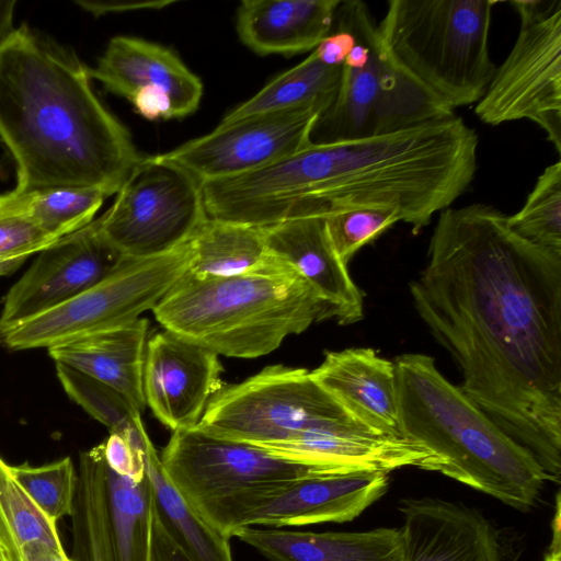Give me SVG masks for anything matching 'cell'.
Segmentation results:
<instances>
[{"label": "cell", "mask_w": 561, "mask_h": 561, "mask_svg": "<svg viewBox=\"0 0 561 561\" xmlns=\"http://www.w3.org/2000/svg\"><path fill=\"white\" fill-rule=\"evenodd\" d=\"M413 306L457 363L460 389L561 479V256L499 209L440 211Z\"/></svg>", "instance_id": "obj_1"}, {"label": "cell", "mask_w": 561, "mask_h": 561, "mask_svg": "<svg viewBox=\"0 0 561 561\" xmlns=\"http://www.w3.org/2000/svg\"><path fill=\"white\" fill-rule=\"evenodd\" d=\"M477 153L474 129L453 114L387 135L310 144L262 169L257 186L278 219L380 208L417 232L469 187Z\"/></svg>", "instance_id": "obj_2"}, {"label": "cell", "mask_w": 561, "mask_h": 561, "mask_svg": "<svg viewBox=\"0 0 561 561\" xmlns=\"http://www.w3.org/2000/svg\"><path fill=\"white\" fill-rule=\"evenodd\" d=\"M0 140L15 163L16 192L81 186L111 196L141 158L94 93L89 68L26 24L0 47Z\"/></svg>", "instance_id": "obj_3"}, {"label": "cell", "mask_w": 561, "mask_h": 561, "mask_svg": "<svg viewBox=\"0 0 561 561\" xmlns=\"http://www.w3.org/2000/svg\"><path fill=\"white\" fill-rule=\"evenodd\" d=\"M399 430L440 472L519 511L538 501L548 478L535 457L459 387L417 353L394 359Z\"/></svg>", "instance_id": "obj_4"}, {"label": "cell", "mask_w": 561, "mask_h": 561, "mask_svg": "<svg viewBox=\"0 0 561 561\" xmlns=\"http://www.w3.org/2000/svg\"><path fill=\"white\" fill-rule=\"evenodd\" d=\"M152 312L164 330L236 358L267 355L287 336L331 318L312 287L270 253L230 277L197 279L185 273Z\"/></svg>", "instance_id": "obj_5"}, {"label": "cell", "mask_w": 561, "mask_h": 561, "mask_svg": "<svg viewBox=\"0 0 561 561\" xmlns=\"http://www.w3.org/2000/svg\"><path fill=\"white\" fill-rule=\"evenodd\" d=\"M492 0H390L380 42L405 75L454 111L477 103L494 72Z\"/></svg>", "instance_id": "obj_6"}, {"label": "cell", "mask_w": 561, "mask_h": 561, "mask_svg": "<svg viewBox=\"0 0 561 561\" xmlns=\"http://www.w3.org/2000/svg\"><path fill=\"white\" fill-rule=\"evenodd\" d=\"M334 22L353 35L354 44L335 96L312 127L310 144L387 135L454 114L391 60L365 2L340 1Z\"/></svg>", "instance_id": "obj_7"}, {"label": "cell", "mask_w": 561, "mask_h": 561, "mask_svg": "<svg viewBox=\"0 0 561 561\" xmlns=\"http://www.w3.org/2000/svg\"><path fill=\"white\" fill-rule=\"evenodd\" d=\"M160 460L165 476L187 504L224 536L230 515L244 500L322 471L195 427L174 431Z\"/></svg>", "instance_id": "obj_8"}, {"label": "cell", "mask_w": 561, "mask_h": 561, "mask_svg": "<svg viewBox=\"0 0 561 561\" xmlns=\"http://www.w3.org/2000/svg\"><path fill=\"white\" fill-rule=\"evenodd\" d=\"M356 421L312 379L309 370L272 365L239 383H224L195 428L214 437L265 447L308 431Z\"/></svg>", "instance_id": "obj_9"}, {"label": "cell", "mask_w": 561, "mask_h": 561, "mask_svg": "<svg viewBox=\"0 0 561 561\" xmlns=\"http://www.w3.org/2000/svg\"><path fill=\"white\" fill-rule=\"evenodd\" d=\"M190 244L161 255L128 259L105 279L67 302L0 333L11 351L53 347L100 331L129 324L153 310L185 275Z\"/></svg>", "instance_id": "obj_10"}, {"label": "cell", "mask_w": 561, "mask_h": 561, "mask_svg": "<svg viewBox=\"0 0 561 561\" xmlns=\"http://www.w3.org/2000/svg\"><path fill=\"white\" fill-rule=\"evenodd\" d=\"M520 30L474 112L485 124L528 119L561 153V0H514Z\"/></svg>", "instance_id": "obj_11"}, {"label": "cell", "mask_w": 561, "mask_h": 561, "mask_svg": "<svg viewBox=\"0 0 561 561\" xmlns=\"http://www.w3.org/2000/svg\"><path fill=\"white\" fill-rule=\"evenodd\" d=\"M96 220L127 259L168 253L188 242L208 218L203 183L162 154L142 157Z\"/></svg>", "instance_id": "obj_12"}, {"label": "cell", "mask_w": 561, "mask_h": 561, "mask_svg": "<svg viewBox=\"0 0 561 561\" xmlns=\"http://www.w3.org/2000/svg\"><path fill=\"white\" fill-rule=\"evenodd\" d=\"M152 516L147 473L141 480L117 474L102 444L80 455L72 561H151Z\"/></svg>", "instance_id": "obj_13"}, {"label": "cell", "mask_w": 561, "mask_h": 561, "mask_svg": "<svg viewBox=\"0 0 561 561\" xmlns=\"http://www.w3.org/2000/svg\"><path fill=\"white\" fill-rule=\"evenodd\" d=\"M322 105L248 116L161 153L202 183L234 178L271 165L310 145Z\"/></svg>", "instance_id": "obj_14"}, {"label": "cell", "mask_w": 561, "mask_h": 561, "mask_svg": "<svg viewBox=\"0 0 561 561\" xmlns=\"http://www.w3.org/2000/svg\"><path fill=\"white\" fill-rule=\"evenodd\" d=\"M96 219L43 251L7 293L0 333L54 309L95 286L125 261Z\"/></svg>", "instance_id": "obj_15"}, {"label": "cell", "mask_w": 561, "mask_h": 561, "mask_svg": "<svg viewBox=\"0 0 561 561\" xmlns=\"http://www.w3.org/2000/svg\"><path fill=\"white\" fill-rule=\"evenodd\" d=\"M388 484V473L381 471L312 472L243 502L234 516L236 531L247 526L351 522L378 501Z\"/></svg>", "instance_id": "obj_16"}, {"label": "cell", "mask_w": 561, "mask_h": 561, "mask_svg": "<svg viewBox=\"0 0 561 561\" xmlns=\"http://www.w3.org/2000/svg\"><path fill=\"white\" fill-rule=\"evenodd\" d=\"M221 371L216 353L163 330L146 346V405L173 432L194 428L224 386Z\"/></svg>", "instance_id": "obj_17"}, {"label": "cell", "mask_w": 561, "mask_h": 561, "mask_svg": "<svg viewBox=\"0 0 561 561\" xmlns=\"http://www.w3.org/2000/svg\"><path fill=\"white\" fill-rule=\"evenodd\" d=\"M400 512L404 561H507L499 529L473 507L423 497Z\"/></svg>", "instance_id": "obj_18"}, {"label": "cell", "mask_w": 561, "mask_h": 561, "mask_svg": "<svg viewBox=\"0 0 561 561\" xmlns=\"http://www.w3.org/2000/svg\"><path fill=\"white\" fill-rule=\"evenodd\" d=\"M267 252L290 265L328 306L340 324L363 318V297L337 255L322 217L264 227Z\"/></svg>", "instance_id": "obj_19"}, {"label": "cell", "mask_w": 561, "mask_h": 561, "mask_svg": "<svg viewBox=\"0 0 561 561\" xmlns=\"http://www.w3.org/2000/svg\"><path fill=\"white\" fill-rule=\"evenodd\" d=\"M95 79L110 92L130 101L140 90H157L172 102L175 118L193 114L203 83L171 49L146 39L115 36L94 68Z\"/></svg>", "instance_id": "obj_20"}, {"label": "cell", "mask_w": 561, "mask_h": 561, "mask_svg": "<svg viewBox=\"0 0 561 561\" xmlns=\"http://www.w3.org/2000/svg\"><path fill=\"white\" fill-rule=\"evenodd\" d=\"M310 375L355 420L380 434L402 437L393 362L369 347L346 348L325 353Z\"/></svg>", "instance_id": "obj_21"}, {"label": "cell", "mask_w": 561, "mask_h": 561, "mask_svg": "<svg viewBox=\"0 0 561 561\" xmlns=\"http://www.w3.org/2000/svg\"><path fill=\"white\" fill-rule=\"evenodd\" d=\"M233 537L268 561H404L401 528L312 533L247 526Z\"/></svg>", "instance_id": "obj_22"}, {"label": "cell", "mask_w": 561, "mask_h": 561, "mask_svg": "<svg viewBox=\"0 0 561 561\" xmlns=\"http://www.w3.org/2000/svg\"><path fill=\"white\" fill-rule=\"evenodd\" d=\"M340 0H244L237 10L240 41L257 55L313 50L333 26Z\"/></svg>", "instance_id": "obj_23"}, {"label": "cell", "mask_w": 561, "mask_h": 561, "mask_svg": "<svg viewBox=\"0 0 561 561\" xmlns=\"http://www.w3.org/2000/svg\"><path fill=\"white\" fill-rule=\"evenodd\" d=\"M148 320L88 334L48 348L55 363L96 379L129 399L141 412Z\"/></svg>", "instance_id": "obj_24"}, {"label": "cell", "mask_w": 561, "mask_h": 561, "mask_svg": "<svg viewBox=\"0 0 561 561\" xmlns=\"http://www.w3.org/2000/svg\"><path fill=\"white\" fill-rule=\"evenodd\" d=\"M144 459L153 512L174 543L191 561H233L230 539L203 520L176 491L150 439L145 446Z\"/></svg>", "instance_id": "obj_25"}, {"label": "cell", "mask_w": 561, "mask_h": 561, "mask_svg": "<svg viewBox=\"0 0 561 561\" xmlns=\"http://www.w3.org/2000/svg\"><path fill=\"white\" fill-rule=\"evenodd\" d=\"M187 274L197 279L230 277L260 265L268 252L264 227L207 218L188 241Z\"/></svg>", "instance_id": "obj_26"}, {"label": "cell", "mask_w": 561, "mask_h": 561, "mask_svg": "<svg viewBox=\"0 0 561 561\" xmlns=\"http://www.w3.org/2000/svg\"><path fill=\"white\" fill-rule=\"evenodd\" d=\"M341 67L322 62L312 50L301 62L278 75L257 93L230 111L219 123L308 105L325 108L333 101L341 80Z\"/></svg>", "instance_id": "obj_27"}, {"label": "cell", "mask_w": 561, "mask_h": 561, "mask_svg": "<svg viewBox=\"0 0 561 561\" xmlns=\"http://www.w3.org/2000/svg\"><path fill=\"white\" fill-rule=\"evenodd\" d=\"M14 206L55 239L93 221L104 199L96 187L51 186L26 192H8Z\"/></svg>", "instance_id": "obj_28"}, {"label": "cell", "mask_w": 561, "mask_h": 561, "mask_svg": "<svg viewBox=\"0 0 561 561\" xmlns=\"http://www.w3.org/2000/svg\"><path fill=\"white\" fill-rule=\"evenodd\" d=\"M58 379L66 393L93 419L129 440L144 453L150 439L140 411L124 394L66 365L55 363Z\"/></svg>", "instance_id": "obj_29"}, {"label": "cell", "mask_w": 561, "mask_h": 561, "mask_svg": "<svg viewBox=\"0 0 561 561\" xmlns=\"http://www.w3.org/2000/svg\"><path fill=\"white\" fill-rule=\"evenodd\" d=\"M0 538L16 561H23L22 550L33 542L64 548L56 523L50 520L30 499L10 465L0 457Z\"/></svg>", "instance_id": "obj_30"}, {"label": "cell", "mask_w": 561, "mask_h": 561, "mask_svg": "<svg viewBox=\"0 0 561 561\" xmlns=\"http://www.w3.org/2000/svg\"><path fill=\"white\" fill-rule=\"evenodd\" d=\"M508 227L524 240L561 256V161L538 176L524 206L507 216Z\"/></svg>", "instance_id": "obj_31"}, {"label": "cell", "mask_w": 561, "mask_h": 561, "mask_svg": "<svg viewBox=\"0 0 561 561\" xmlns=\"http://www.w3.org/2000/svg\"><path fill=\"white\" fill-rule=\"evenodd\" d=\"M11 472L35 505L53 522L71 516L77 474L69 457L39 467L10 466Z\"/></svg>", "instance_id": "obj_32"}, {"label": "cell", "mask_w": 561, "mask_h": 561, "mask_svg": "<svg viewBox=\"0 0 561 561\" xmlns=\"http://www.w3.org/2000/svg\"><path fill=\"white\" fill-rule=\"evenodd\" d=\"M324 220L337 255L347 265L360 248L400 221V217L389 209L359 208L332 214Z\"/></svg>", "instance_id": "obj_33"}, {"label": "cell", "mask_w": 561, "mask_h": 561, "mask_svg": "<svg viewBox=\"0 0 561 561\" xmlns=\"http://www.w3.org/2000/svg\"><path fill=\"white\" fill-rule=\"evenodd\" d=\"M32 219L13 204L9 193L0 194V260H26L55 243Z\"/></svg>", "instance_id": "obj_34"}, {"label": "cell", "mask_w": 561, "mask_h": 561, "mask_svg": "<svg viewBox=\"0 0 561 561\" xmlns=\"http://www.w3.org/2000/svg\"><path fill=\"white\" fill-rule=\"evenodd\" d=\"M102 447L107 466L117 474L135 480L146 476L144 453L123 436L111 433Z\"/></svg>", "instance_id": "obj_35"}, {"label": "cell", "mask_w": 561, "mask_h": 561, "mask_svg": "<svg viewBox=\"0 0 561 561\" xmlns=\"http://www.w3.org/2000/svg\"><path fill=\"white\" fill-rule=\"evenodd\" d=\"M129 102L137 114L149 121L175 118L171 100L160 91L151 89L140 90Z\"/></svg>", "instance_id": "obj_36"}, {"label": "cell", "mask_w": 561, "mask_h": 561, "mask_svg": "<svg viewBox=\"0 0 561 561\" xmlns=\"http://www.w3.org/2000/svg\"><path fill=\"white\" fill-rule=\"evenodd\" d=\"M151 561H191L165 533L154 512L152 516Z\"/></svg>", "instance_id": "obj_37"}, {"label": "cell", "mask_w": 561, "mask_h": 561, "mask_svg": "<svg viewBox=\"0 0 561 561\" xmlns=\"http://www.w3.org/2000/svg\"><path fill=\"white\" fill-rule=\"evenodd\" d=\"M85 10L94 15H101L112 12H127L136 10H154L171 5L173 1H140V2H88L78 1Z\"/></svg>", "instance_id": "obj_38"}, {"label": "cell", "mask_w": 561, "mask_h": 561, "mask_svg": "<svg viewBox=\"0 0 561 561\" xmlns=\"http://www.w3.org/2000/svg\"><path fill=\"white\" fill-rule=\"evenodd\" d=\"M23 561H72L64 548H55L44 542H33L22 550Z\"/></svg>", "instance_id": "obj_39"}, {"label": "cell", "mask_w": 561, "mask_h": 561, "mask_svg": "<svg viewBox=\"0 0 561 561\" xmlns=\"http://www.w3.org/2000/svg\"><path fill=\"white\" fill-rule=\"evenodd\" d=\"M543 561H561V505L559 492L556 497V513L552 520V539Z\"/></svg>", "instance_id": "obj_40"}, {"label": "cell", "mask_w": 561, "mask_h": 561, "mask_svg": "<svg viewBox=\"0 0 561 561\" xmlns=\"http://www.w3.org/2000/svg\"><path fill=\"white\" fill-rule=\"evenodd\" d=\"M15 4L16 1L14 0H0V47L15 30L13 26Z\"/></svg>", "instance_id": "obj_41"}, {"label": "cell", "mask_w": 561, "mask_h": 561, "mask_svg": "<svg viewBox=\"0 0 561 561\" xmlns=\"http://www.w3.org/2000/svg\"><path fill=\"white\" fill-rule=\"evenodd\" d=\"M25 260H0V276L8 275L16 271Z\"/></svg>", "instance_id": "obj_42"}, {"label": "cell", "mask_w": 561, "mask_h": 561, "mask_svg": "<svg viewBox=\"0 0 561 561\" xmlns=\"http://www.w3.org/2000/svg\"><path fill=\"white\" fill-rule=\"evenodd\" d=\"M0 561H16L7 545L0 538Z\"/></svg>", "instance_id": "obj_43"}]
</instances>
